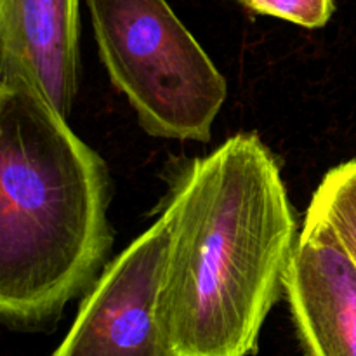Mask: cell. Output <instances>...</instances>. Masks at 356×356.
<instances>
[{
	"label": "cell",
	"instance_id": "8",
	"mask_svg": "<svg viewBox=\"0 0 356 356\" xmlns=\"http://www.w3.org/2000/svg\"><path fill=\"white\" fill-rule=\"evenodd\" d=\"M245 9L315 30L325 26L336 10L334 0H236Z\"/></svg>",
	"mask_w": 356,
	"mask_h": 356
},
{
	"label": "cell",
	"instance_id": "5",
	"mask_svg": "<svg viewBox=\"0 0 356 356\" xmlns=\"http://www.w3.org/2000/svg\"><path fill=\"white\" fill-rule=\"evenodd\" d=\"M284 296L306 356H356V263L312 202Z\"/></svg>",
	"mask_w": 356,
	"mask_h": 356
},
{
	"label": "cell",
	"instance_id": "7",
	"mask_svg": "<svg viewBox=\"0 0 356 356\" xmlns=\"http://www.w3.org/2000/svg\"><path fill=\"white\" fill-rule=\"evenodd\" d=\"M356 263V160L332 167L313 193Z\"/></svg>",
	"mask_w": 356,
	"mask_h": 356
},
{
	"label": "cell",
	"instance_id": "4",
	"mask_svg": "<svg viewBox=\"0 0 356 356\" xmlns=\"http://www.w3.org/2000/svg\"><path fill=\"white\" fill-rule=\"evenodd\" d=\"M170 238L172 214L162 205L156 221L106 264L83 296L52 356H172L156 320Z\"/></svg>",
	"mask_w": 356,
	"mask_h": 356
},
{
	"label": "cell",
	"instance_id": "2",
	"mask_svg": "<svg viewBox=\"0 0 356 356\" xmlns=\"http://www.w3.org/2000/svg\"><path fill=\"white\" fill-rule=\"evenodd\" d=\"M111 176L103 156L44 96L0 79V316L54 325L110 263Z\"/></svg>",
	"mask_w": 356,
	"mask_h": 356
},
{
	"label": "cell",
	"instance_id": "3",
	"mask_svg": "<svg viewBox=\"0 0 356 356\" xmlns=\"http://www.w3.org/2000/svg\"><path fill=\"white\" fill-rule=\"evenodd\" d=\"M99 59L146 134L209 143L228 83L167 0H86Z\"/></svg>",
	"mask_w": 356,
	"mask_h": 356
},
{
	"label": "cell",
	"instance_id": "6",
	"mask_svg": "<svg viewBox=\"0 0 356 356\" xmlns=\"http://www.w3.org/2000/svg\"><path fill=\"white\" fill-rule=\"evenodd\" d=\"M80 0H0V79L37 89L65 118L79 92Z\"/></svg>",
	"mask_w": 356,
	"mask_h": 356
},
{
	"label": "cell",
	"instance_id": "1",
	"mask_svg": "<svg viewBox=\"0 0 356 356\" xmlns=\"http://www.w3.org/2000/svg\"><path fill=\"white\" fill-rule=\"evenodd\" d=\"M172 177L156 302L167 348L172 356L254 355L301 232L280 163L256 132H238Z\"/></svg>",
	"mask_w": 356,
	"mask_h": 356
}]
</instances>
